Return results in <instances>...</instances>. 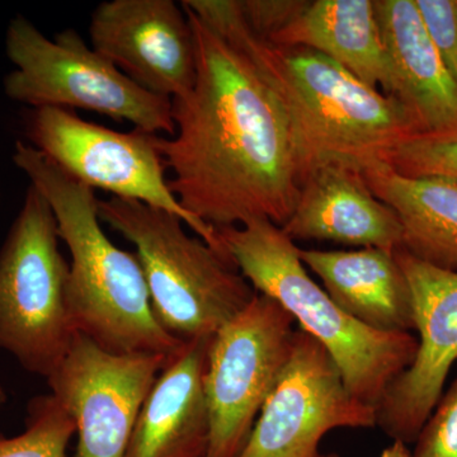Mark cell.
<instances>
[{"label": "cell", "mask_w": 457, "mask_h": 457, "mask_svg": "<svg viewBox=\"0 0 457 457\" xmlns=\"http://www.w3.org/2000/svg\"><path fill=\"white\" fill-rule=\"evenodd\" d=\"M376 409L354 398L326 348L297 328L290 359L239 457H319L337 428H372Z\"/></svg>", "instance_id": "30bf717a"}, {"label": "cell", "mask_w": 457, "mask_h": 457, "mask_svg": "<svg viewBox=\"0 0 457 457\" xmlns=\"http://www.w3.org/2000/svg\"><path fill=\"white\" fill-rule=\"evenodd\" d=\"M319 457H341L339 455H337V453H327V455H323V453H320V456Z\"/></svg>", "instance_id": "4316f807"}, {"label": "cell", "mask_w": 457, "mask_h": 457, "mask_svg": "<svg viewBox=\"0 0 457 457\" xmlns=\"http://www.w3.org/2000/svg\"><path fill=\"white\" fill-rule=\"evenodd\" d=\"M0 197H2V194H0Z\"/></svg>", "instance_id": "83f0119b"}, {"label": "cell", "mask_w": 457, "mask_h": 457, "mask_svg": "<svg viewBox=\"0 0 457 457\" xmlns=\"http://www.w3.org/2000/svg\"><path fill=\"white\" fill-rule=\"evenodd\" d=\"M414 457H457V380L420 429Z\"/></svg>", "instance_id": "7402d4cb"}, {"label": "cell", "mask_w": 457, "mask_h": 457, "mask_svg": "<svg viewBox=\"0 0 457 457\" xmlns=\"http://www.w3.org/2000/svg\"><path fill=\"white\" fill-rule=\"evenodd\" d=\"M216 231L252 287L290 312L335 360L352 395L378 409L390 384L413 362L416 337L372 329L342 311L309 276L293 240L272 221L255 219Z\"/></svg>", "instance_id": "277c9868"}, {"label": "cell", "mask_w": 457, "mask_h": 457, "mask_svg": "<svg viewBox=\"0 0 457 457\" xmlns=\"http://www.w3.org/2000/svg\"><path fill=\"white\" fill-rule=\"evenodd\" d=\"M376 20L394 74V97L422 132L457 125V82L433 46L414 0H374Z\"/></svg>", "instance_id": "2e32d148"}, {"label": "cell", "mask_w": 457, "mask_h": 457, "mask_svg": "<svg viewBox=\"0 0 457 457\" xmlns=\"http://www.w3.org/2000/svg\"><path fill=\"white\" fill-rule=\"evenodd\" d=\"M92 47L141 88L170 99L196 82L187 13L173 0H110L90 17Z\"/></svg>", "instance_id": "4fadbf2b"}, {"label": "cell", "mask_w": 457, "mask_h": 457, "mask_svg": "<svg viewBox=\"0 0 457 457\" xmlns=\"http://www.w3.org/2000/svg\"><path fill=\"white\" fill-rule=\"evenodd\" d=\"M273 45L323 54L371 88L394 95V74L385 49L374 0H315L294 22L273 36Z\"/></svg>", "instance_id": "ac0fdd59"}, {"label": "cell", "mask_w": 457, "mask_h": 457, "mask_svg": "<svg viewBox=\"0 0 457 457\" xmlns=\"http://www.w3.org/2000/svg\"><path fill=\"white\" fill-rule=\"evenodd\" d=\"M380 457H414L409 451L407 444L399 440H393V444L381 453Z\"/></svg>", "instance_id": "d4e9b609"}, {"label": "cell", "mask_w": 457, "mask_h": 457, "mask_svg": "<svg viewBox=\"0 0 457 457\" xmlns=\"http://www.w3.org/2000/svg\"><path fill=\"white\" fill-rule=\"evenodd\" d=\"M182 5L242 50L275 90L287 117L300 187L318 168L360 170L422 132L398 98L361 82L329 57L254 36L239 0H183Z\"/></svg>", "instance_id": "7a4b0ae2"}, {"label": "cell", "mask_w": 457, "mask_h": 457, "mask_svg": "<svg viewBox=\"0 0 457 457\" xmlns=\"http://www.w3.org/2000/svg\"><path fill=\"white\" fill-rule=\"evenodd\" d=\"M183 9L194 31L196 82L171 99L174 137L156 141L173 171L171 192L215 230L255 219L284 227L300 186L281 101L242 50Z\"/></svg>", "instance_id": "6da1fadb"}, {"label": "cell", "mask_w": 457, "mask_h": 457, "mask_svg": "<svg viewBox=\"0 0 457 457\" xmlns=\"http://www.w3.org/2000/svg\"><path fill=\"white\" fill-rule=\"evenodd\" d=\"M281 228L293 242L329 240L392 253L403 245L398 215L372 194L360 170L342 164L312 171Z\"/></svg>", "instance_id": "5bb4252c"}, {"label": "cell", "mask_w": 457, "mask_h": 457, "mask_svg": "<svg viewBox=\"0 0 457 457\" xmlns=\"http://www.w3.org/2000/svg\"><path fill=\"white\" fill-rule=\"evenodd\" d=\"M380 162L409 179H457V125L411 135L381 155Z\"/></svg>", "instance_id": "44dd1931"}, {"label": "cell", "mask_w": 457, "mask_h": 457, "mask_svg": "<svg viewBox=\"0 0 457 457\" xmlns=\"http://www.w3.org/2000/svg\"><path fill=\"white\" fill-rule=\"evenodd\" d=\"M25 134L27 143L77 182L179 216L204 243L227 254L218 231L189 215L171 192L159 135L110 130L56 107L31 108Z\"/></svg>", "instance_id": "ba28073f"}, {"label": "cell", "mask_w": 457, "mask_h": 457, "mask_svg": "<svg viewBox=\"0 0 457 457\" xmlns=\"http://www.w3.org/2000/svg\"><path fill=\"white\" fill-rule=\"evenodd\" d=\"M4 402H5L4 389H3L2 385H0V408H2V405L4 404Z\"/></svg>", "instance_id": "484cf974"}, {"label": "cell", "mask_w": 457, "mask_h": 457, "mask_svg": "<svg viewBox=\"0 0 457 457\" xmlns=\"http://www.w3.org/2000/svg\"><path fill=\"white\" fill-rule=\"evenodd\" d=\"M170 356L120 354L75 333L64 359L46 378L50 394L71 414L74 457H125L146 396Z\"/></svg>", "instance_id": "8fae6325"}, {"label": "cell", "mask_w": 457, "mask_h": 457, "mask_svg": "<svg viewBox=\"0 0 457 457\" xmlns=\"http://www.w3.org/2000/svg\"><path fill=\"white\" fill-rule=\"evenodd\" d=\"M212 338L183 342L141 408L125 457H206L210 414L204 372Z\"/></svg>", "instance_id": "9a60e30c"}, {"label": "cell", "mask_w": 457, "mask_h": 457, "mask_svg": "<svg viewBox=\"0 0 457 457\" xmlns=\"http://www.w3.org/2000/svg\"><path fill=\"white\" fill-rule=\"evenodd\" d=\"M5 54L14 65L3 82L12 101L31 108L93 111L147 134H176L171 99L132 82L73 29L50 40L18 14L5 32Z\"/></svg>", "instance_id": "8992f818"}, {"label": "cell", "mask_w": 457, "mask_h": 457, "mask_svg": "<svg viewBox=\"0 0 457 457\" xmlns=\"http://www.w3.org/2000/svg\"><path fill=\"white\" fill-rule=\"evenodd\" d=\"M413 302L420 338L413 362L390 384L376 409V426L393 440L416 442L440 402L457 361V272L395 251Z\"/></svg>", "instance_id": "7c38bea8"}, {"label": "cell", "mask_w": 457, "mask_h": 457, "mask_svg": "<svg viewBox=\"0 0 457 457\" xmlns=\"http://www.w3.org/2000/svg\"><path fill=\"white\" fill-rule=\"evenodd\" d=\"M55 215L29 185L0 248V351L46 378L75 336L69 315V263L59 249Z\"/></svg>", "instance_id": "52a82bcc"}, {"label": "cell", "mask_w": 457, "mask_h": 457, "mask_svg": "<svg viewBox=\"0 0 457 457\" xmlns=\"http://www.w3.org/2000/svg\"><path fill=\"white\" fill-rule=\"evenodd\" d=\"M433 46L457 82V0H414Z\"/></svg>", "instance_id": "603a6c76"}, {"label": "cell", "mask_w": 457, "mask_h": 457, "mask_svg": "<svg viewBox=\"0 0 457 457\" xmlns=\"http://www.w3.org/2000/svg\"><path fill=\"white\" fill-rule=\"evenodd\" d=\"M295 320L278 303L255 293L212 337L204 372L210 414L206 457H239L262 408L293 351Z\"/></svg>", "instance_id": "9c48e42d"}, {"label": "cell", "mask_w": 457, "mask_h": 457, "mask_svg": "<svg viewBox=\"0 0 457 457\" xmlns=\"http://www.w3.org/2000/svg\"><path fill=\"white\" fill-rule=\"evenodd\" d=\"M300 260L323 281L327 294L342 309L372 329H414L411 288L395 252L299 249Z\"/></svg>", "instance_id": "e0dca14e"}, {"label": "cell", "mask_w": 457, "mask_h": 457, "mask_svg": "<svg viewBox=\"0 0 457 457\" xmlns=\"http://www.w3.org/2000/svg\"><path fill=\"white\" fill-rule=\"evenodd\" d=\"M360 171L372 194L398 215L402 248L426 263L457 272V179H409L380 161Z\"/></svg>", "instance_id": "d6986e66"}, {"label": "cell", "mask_w": 457, "mask_h": 457, "mask_svg": "<svg viewBox=\"0 0 457 457\" xmlns=\"http://www.w3.org/2000/svg\"><path fill=\"white\" fill-rule=\"evenodd\" d=\"M12 161L46 198L71 252L66 297L75 332L112 353L173 356L183 341L156 318L137 253L114 245L102 228L95 189L27 141H16Z\"/></svg>", "instance_id": "3957f363"}, {"label": "cell", "mask_w": 457, "mask_h": 457, "mask_svg": "<svg viewBox=\"0 0 457 457\" xmlns=\"http://www.w3.org/2000/svg\"><path fill=\"white\" fill-rule=\"evenodd\" d=\"M77 428L71 414L51 394L29 403L26 429L0 438V457H66Z\"/></svg>", "instance_id": "ffe728a7"}, {"label": "cell", "mask_w": 457, "mask_h": 457, "mask_svg": "<svg viewBox=\"0 0 457 457\" xmlns=\"http://www.w3.org/2000/svg\"><path fill=\"white\" fill-rule=\"evenodd\" d=\"M98 213L137 248L153 311L180 341L212 338L257 293L228 255L189 236L179 216L117 197L99 200Z\"/></svg>", "instance_id": "5b68a950"}, {"label": "cell", "mask_w": 457, "mask_h": 457, "mask_svg": "<svg viewBox=\"0 0 457 457\" xmlns=\"http://www.w3.org/2000/svg\"><path fill=\"white\" fill-rule=\"evenodd\" d=\"M249 31L270 40L294 22L308 7V0H239Z\"/></svg>", "instance_id": "cb8c5ba5"}]
</instances>
